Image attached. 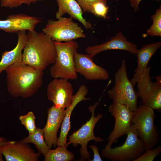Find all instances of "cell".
Segmentation results:
<instances>
[{
  "label": "cell",
  "instance_id": "cell-1",
  "mask_svg": "<svg viewBox=\"0 0 161 161\" xmlns=\"http://www.w3.org/2000/svg\"><path fill=\"white\" fill-rule=\"evenodd\" d=\"M5 71L7 89L13 97H30L39 90L42 84L43 71L22 63L11 65Z\"/></svg>",
  "mask_w": 161,
  "mask_h": 161
},
{
  "label": "cell",
  "instance_id": "cell-2",
  "mask_svg": "<svg viewBox=\"0 0 161 161\" xmlns=\"http://www.w3.org/2000/svg\"><path fill=\"white\" fill-rule=\"evenodd\" d=\"M27 41L22 53V63L44 71L54 64L57 52L54 41L43 32L28 31Z\"/></svg>",
  "mask_w": 161,
  "mask_h": 161
},
{
  "label": "cell",
  "instance_id": "cell-3",
  "mask_svg": "<svg viewBox=\"0 0 161 161\" xmlns=\"http://www.w3.org/2000/svg\"><path fill=\"white\" fill-rule=\"evenodd\" d=\"M54 41L57 52L55 63L50 67V74L55 78L74 80L77 78L74 61V55L78 52V45L73 41L62 42Z\"/></svg>",
  "mask_w": 161,
  "mask_h": 161
},
{
  "label": "cell",
  "instance_id": "cell-4",
  "mask_svg": "<svg viewBox=\"0 0 161 161\" xmlns=\"http://www.w3.org/2000/svg\"><path fill=\"white\" fill-rule=\"evenodd\" d=\"M126 134L127 137L123 145L105 148L101 151L102 156L113 161H134L146 150L144 142L139 138L133 124H131Z\"/></svg>",
  "mask_w": 161,
  "mask_h": 161
},
{
  "label": "cell",
  "instance_id": "cell-5",
  "mask_svg": "<svg viewBox=\"0 0 161 161\" xmlns=\"http://www.w3.org/2000/svg\"><path fill=\"white\" fill-rule=\"evenodd\" d=\"M154 110L142 104L133 111L132 123L134 126L139 138L144 143L146 150L155 147L160 140L154 122Z\"/></svg>",
  "mask_w": 161,
  "mask_h": 161
},
{
  "label": "cell",
  "instance_id": "cell-6",
  "mask_svg": "<svg viewBox=\"0 0 161 161\" xmlns=\"http://www.w3.org/2000/svg\"><path fill=\"white\" fill-rule=\"evenodd\" d=\"M114 81V87L107 92L109 97L113 102L125 105L133 111L135 110L137 107L138 97L134 86L128 78L126 63L124 59L115 74Z\"/></svg>",
  "mask_w": 161,
  "mask_h": 161
},
{
  "label": "cell",
  "instance_id": "cell-7",
  "mask_svg": "<svg viewBox=\"0 0 161 161\" xmlns=\"http://www.w3.org/2000/svg\"><path fill=\"white\" fill-rule=\"evenodd\" d=\"M99 102L96 103L93 106L89 107V112L92 113L90 119L86 123L83 125L77 131L73 132L69 136V141L66 143L65 146L67 147L69 145L72 144L73 146L76 147L78 144L81 145L80 152L81 157L90 160V154L87 149V144L89 141L94 140L96 143L102 142L104 140L99 137H96L94 132V128L98 122L103 117V115L98 114L95 116V110Z\"/></svg>",
  "mask_w": 161,
  "mask_h": 161
},
{
  "label": "cell",
  "instance_id": "cell-8",
  "mask_svg": "<svg viewBox=\"0 0 161 161\" xmlns=\"http://www.w3.org/2000/svg\"><path fill=\"white\" fill-rule=\"evenodd\" d=\"M42 32L55 41L66 42L86 37L82 28L70 17L48 20Z\"/></svg>",
  "mask_w": 161,
  "mask_h": 161
},
{
  "label": "cell",
  "instance_id": "cell-9",
  "mask_svg": "<svg viewBox=\"0 0 161 161\" xmlns=\"http://www.w3.org/2000/svg\"><path fill=\"white\" fill-rule=\"evenodd\" d=\"M151 69L150 66H148L145 74L137 82V93L138 97L141 99L142 105L161 112V75L155 78L156 82L152 81L150 75Z\"/></svg>",
  "mask_w": 161,
  "mask_h": 161
},
{
  "label": "cell",
  "instance_id": "cell-10",
  "mask_svg": "<svg viewBox=\"0 0 161 161\" xmlns=\"http://www.w3.org/2000/svg\"><path fill=\"white\" fill-rule=\"evenodd\" d=\"M109 112L115 120L113 129L109 134L105 148L111 147L113 143L126 133L132 124L133 111L126 106L113 102L109 107Z\"/></svg>",
  "mask_w": 161,
  "mask_h": 161
},
{
  "label": "cell",
  "instance_id": "cell-11",
  "mask_svg": "<svg viewBox=\"0 0 161 161\" xmlns=\"http://www.w3.org/2000/svg\"><path fill=\"white\" fill-rule=\"evenodd\" d=\"M47 91L48 99L56 108L65 109L71 104L73 89L68 79L54 78L48 85Z\"/></svg>",
  "mask_w": 161,
  "mask_h": 161
},
{
  "label": "cell",
  "instance_id": "cell-12",
  "mask_svg": "<svg viewBox=\"0 0 161 161\" xmlns=\"http://www.w3.org/2000/svg\"><path fill=\"white\" fill-rule=\"evenodd\" d=\"M74 61L76 72L84 76L87 80H106L109 75L108 71L93 62L89 55L76 52L74 55Z\"/></svg>",
  "mask_w": 161,
  "mask_h": 161
},
{
  "label": "cell",
  "instance_id": "cell-13",
  "mask_svg": "<svg viewBox=\"0 0 161 161\" xmlns=\"http://www.w3.org/2000/svg\"><path fill=\"white\" fill-rule=\"evenodd\" d=\"M0 152L7 161H38L40 156L27 143L10 141L0 146Z\"/></svg>",
  "mask_w": 161,
  "mask_h": 161
},
{
  "label": "cell",
  "instance_id": "cell-14",
  "mask_svg": "<svg viewBox=\"0 0 161 161\" xmlns=\"http://www.w3.org/2000/svg\"><path fill=\"white\" fill-rule=\"evenodd\" d=\"M41 21L40 18L25 14L10 15L5 20H0V30L9 33L31 30Z\"/></svg>",
  "mask_w": 161,
  "mask_h": 161
},
{
  "label": "cell",
  "instance_id": "cell-15",
  "mask_svg": "<svg viewBox=\"0 0 161 161\" xmlns=\"http://www.w3.org/2000/svg\"><path fill=\"white\" fill-rule=\"evenodd\" d=\"M47 113V123L43 129L45 142L50 149L56 146L58 132L65 116L66 109L57 108L53 104Z\"/></svg>",
  "mask_w": 161,
  "mask_h": 161
},
{
  "label": "cell",
  "instance_id": "cell-16",
  "mask_svg": "<svg viewBox=\"0 0 161 161\" xmlns=\"http://www.w3.org/2000/svg\"><path fill=\"white\" fill-rule=\"evenodd\" d=\"M118 49L125 50L136 55L137 45L128 41L121 31H119L109 40L100 44L89 46L85 52L92 58L97 54L106 50Z\"/></svg>",
  "mask_w": 161,
  "mask_h": 161
},
{
  "label": "cell",
  "instance_id": "cell-17",
  "mask_svg": "<svg viewBox=\"0 0 161 161\" xmlns=\"http://www.w3.org/2000/svg\"><path fill=\"white\" fill-rule=\"evenodd\" d=\"M88 89L84 84L81 85L76 93L73 96L72 103L66 108L65 116L62 123L61 132L56 146H65L67 140V137L71 126L70 122V116L75 106L80 102L90 99L85 97L88 92Z\"/></svg>",
  "mask_w": 161,
  "mask_h": 161
},
{
  "label": "cell",
  "instance_id": "cell-18",
  "mask_svg": "<svg viewBox=\"0 0 161 161\" xmlns=\"http://www.w3.org/2000/svg\"><path fill=\"white\" fill-rule=\"evenodd\" d=\"M17 33L18 41L15 47L9 51L3 52L0 61V75L9 66L22 63V51L27 41L26 31L18 32Z\"/></svg>",
  "mask_w": 161,
  "mask_h": 161
},
{
  "label": "cell",
  "instance_id": "cell-19",
  "mask_svg": "<svg viewBox=\"0 0 161 161\" xmlns=\"http://www.w3.org/2000/svg\"><path fill=\"white\" fill-rule=\"evenodd\" d=\"M161 45V42L158 41L144 45L137 49L136 55L137 57V66L131 80L134 86L145 74L150 59Z\"/></svg>",
  "mask_w": 161,
  "mask_h": 161
},
{
  "label": "cell",
  "instance_id": "cell-20",
  "mask_svg": "<svg viewBox=\"0 0 161 161\" xmlns=\"http://www.w3.org/2000/svg\"><path fill=\"white\" fill-rule=\"evenodd\" d=\"M58 10L56 13L55 17L57 19L67 13L70 17L77 20L81 23L86 29H91L92 24L87 21L83 16V11L81 8L76 0H56Z\"/></svg>",
  "mask_w": 161,
  "mask_h": 161
},
{
  "label": "cell",
  "instance_id": "cell-21",
  "mask_svg": "<svg viewBox=\"0 0 161 161\" xmlns=\"http://www.w3.org/2000/svg\"><path fill=\"white\" fill-rule=\"evenodd\" d=\"M21 141L24 143L33 144L38 152L44 156L50 149L45 142L43 129L40 128H36L33 133L29 134L28 137L21 140Z\"/></svg>",
  "mask_w": 161,
  "mask_h": 161
},
{
  "label": "cell",
  "instance_id": "cell-22",
  "mask_svg": "<svg viewBox=\"0 0 161 161\" xmlns=\"http://www.w3.org/2000/svg\"><path fill=\"white\" fill-rule=\"evenodd\" d=\"M65 146H58L53 150L50 149L44 156V161H70L74 157V154L68 151Z\"/></svg>",
  "mask_w": 161,
  "mask_h": 161
},
{
  "label": "cell",
  "instance_id": "cell-23",
  "mask_svg": "<svg viewBox=\"0 0 161 161\" xmlns=\"http://www.w3.org/2000/svg\"><path fill=\"white\" fill-rule=\"evenodd\" d=\"M151 18L153 22L152 25L148 29L146 33L151 36H161V6L157 9L154 14Z\"/></svg>",
  "mask_w": 161,
  "mask_h": 161
},
{
  "label": "cell",
  "instance_id": "cell-24",
  "mask_svg": "<svg viewBox=\"0 0 161 161\" xmlns=\"http://www.w3.org/2000/svg\"><path fill=\"white\" fill-rule=\"evenodd\" d=\"M35 119L34 114L32 111L28 112L25 115L19 117L22 124L28 131L29 134L33 133L36 129L35 125Z\"/></svg>",
  "mask_w": 161,
  "mask_h": 161
},
{
  "label": "cell",
  "instance_id": "cell-25",
  "mask_svg": "<svg viewBox=\"0 0 161 161\" xmlns=\"http://www.w3.org/2000/svg\"><path fill=\"white\" fill-rule=\"evenodd\" d=\"M161 152V146L159 145L151 149L146 150L134 161H152Z\"/></svg>",
  "mask_w": 161,
  "mask_h": 161
},
{
  "label": "cell",
  "instance_id": "cell-26",
  "mask_svg": "<svg viewBox=\"0 0 161 161\" xmlns=\"http://www.w3.org/2000/svg\"><path fill=\"white\" fill-rule=\"evenodd\" d=\"M43 0H1V6L2 7L10 8H16L21 6L23 4H25L28 6L31 4L35 3L38 1Z\"/></svg>",
  "mask_w": 161,
  "mask_h": 161
},
{
  "label": "cell",
  "instance_id": "cell-27",
  "mask_svg": "<svg viewBox=\"0 0 161 161\" xmlns=\"http://www.w3.org/2000/svg\"><path fill=\"white\" fill-rule=\"evenodd\" d=\"M106 4V3L102 1L94 3L92 6L91 13L95 16L106 18L109 10V7Z\"/></svg>",
  "mask_w": 161,
  "mask_h": 161
},
{
  "label": "cell",
  "instance_id": "cell-28",
  "mask_svg": "<svg viewBox=\"0 0 161 161\" xmlns=\"http://www.w3.org/2000/svg\"><path fill=\"white\" fill-rule=\"evenodd\" d=\"M82 8L83 12L91 13L92 6L94 3L102 1L107 3V0H76Z\"/></svg>",
  "mask_w": 161,
  "mask_h": 161
},
{
  "label": "cell",
  "instance_id": "cell-29",
  "mask_svg": "<svg viewBox=\"0 0 161 161\" xmlns=\"http://www.w3.org/2000/svg\"><path fill=\"white\" fill-rule=\"evenodd\" d=\"M89 147L93 151L94 153L93 159L89 160L90 161H102V160L99 153L98 147L95 145H90Z\"/></svg>",
  "mask_w": 161,
  "mask_h": 161
},
{
  "label": "cell",
  "instance_id": "cell-30",
  "mask_svg": "<svg viewBox=\"0 0 161 161\" xmlns=\"http://www.w3.org/2000/svg\"><path fill=\"white\" fill-rule=\"evenodd\" d=\"M142 0H128L130 5L135 12L139 11V6Z\"/></svg>",
  "mask_w": 161,
  "mask_h": 161
},
{
  "label": "cell",
  "instance_id": "cell-31",
  "mask_svg": "<svg viewBox=\"0 0 161 161\" xmlns=\"http://www.w3.org/2000/svg\"><path fill=\"white\" fill-rule=\"evenodd\" d=\"M8 141L2 137H0V146L6 143Z\"/></svg>",
  "mask_w": 161,
  "mask_h": 161
},
{
  "label": "cell",
  "instance_id": "cell-32",
  "mask_svg": "<svg viewBox=\"0 0 161 161\" xmlns=\"http://www.w3.org/2000/svg\"><path fill=\"white\" fill-rule=\"evenodd\" d=\"M2 153L0 152V161H3V160L2 158Z\"/></svg>",
  "mask_w": 161,
  "mask_h": 161
},
{
  "label": "cell",
  "instance_id": "cell-33",
  "mask_svg": "<svg viewBox=\"0 0 161 161\" xmlns=\"http://www.w3.org/2000/svg\"><path fill=\"white\" fill-rule=\"evenodd\" d=\"M116 0V1H119V0Z\"/></svg>",
  "mask_w": 161,
  "mask_h": 161
}]
</instances>
